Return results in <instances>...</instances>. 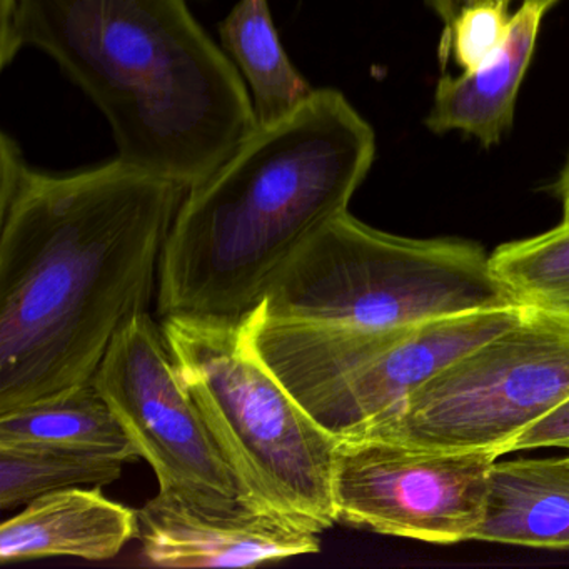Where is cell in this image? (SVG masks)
Returning <instances> with one entry per match:
<instances>
[{"label": "cell", "instance_id": "1", "mask_svg": "<svg viewBox=\"0 0 569 569\" xmlns=\"http://www.w3.org/2000/svg\"><path fill=\"white\" fill-rule=\"evenodd\" d=\"M0 412L94 379L148 312L188 189L116 158L49 174L0 146Z\"/></svg>", "mask_w": 569, "mask_h": 569}, {"label": "cell", "instance_id": "2", "mask_svg": "<svg viewBox=\"0 0 569 569\" xmlns=\"http://www.w3.org/2000/svg\"><path fill=\"white\" fill-rule=\"evenodd\" d=\"M58 62L108 118L118 158L191 189L256 131L251 94L186 0H0V61Z\"/></svg>", "mask_w": 569, "mask_h": 569}, {"label": "cell", "instance_id": "3", "mask_svg": "<svg viewBox=\"0 0 569 569\" xmlns=\"http://www.w3.org/2000/svg\"><path fill=\"white\" fill-rule=\"evenodd\" d=\"M376 158L369 122L338 89H316L189 189L162 252V319L236 326L301 246L348 211Z\"/></svg>", "mask_w": 569, "mask_h": 569}, {"label": "cell", "instance_id": "4", "mask_svg": "<svg viewBox=\"0 0 569 569\" xmlns=\"http://www.w3.org/2000/svg\"><path fill=\"white\" fill-rule=\"evenodd\" d=\"M511 306L521 305L481 246L401 238L346 211L301 246L259 308L274 321L405 329Z\"/></svg>", "mask_w": 569, "mask_h": 569}, {"label": "cell", "instance_id": "5", "mask_svg": "<svg viewBox=\"0 0 569 569\" xmlns=\"http://www.w3.org/2000/svg\"><path fill=\"white\" fill-rule=\"evenodd\" d=\"M182 376L248 495L316 532L336 518L339 439L315 421L266 365L241 325L162 319Z\"/></svg>", "mask_w": 569, "mask_h": 569}, {"label": "cell", "instance_id": "6", "mask_svg": "<svg viewBox=\"0 0 569 569\" xmlns=\"http://www.w3.org/2000/svg\"><path fill=\"white\" fill-rule=\"evenodd\" d=\"M525 306L436 319L405 329L274 321L249 316L266 365L336 439L361 438L416 391L525 315Z\"/></svg>", "mask_w": 569, "mask_h": 569}, {"label": "cell", "instance_id": "7", "mask_svg": "<svg viewBox=\"0 0 569 569\" xmlns=\"http://www.w3.org/2000/svg\"><path fill=\"white\" fill-rule=\"evenodd\" d=\"M566 398L569 318L526 308L518 322L449 362L361 438L502 456Z\"/></svg>", "mask_w": 569, "mask_h": 569}, {"label": "cell", "instance_id": "8", "mask_svg": "<svg viewBox=\"0 0 569 569\" xmlns=\"http://www.w3.org/2000/svg\"><path fill=\"white\" fill-rule=\"evenodd\" d=\"M92 382L139 458L151 465L159 489L214 509L259 506L209 428L164 328L149 312L134 316L116 335Z\"/></svg>", "mask_w": 569, "mask_h": 569}, {"label": "cell", "instance_id": "9", "mask_svg": "<svg viewBox=\"0 0 569 569\" xmlns=\"http://www.w3.org/2000/svg\"><path fill=\"white\" fill-rule=\"evenodd\" d=\"M499 456L429 451L382 438L339 439L338 522L435 545L472 541Z\"/></svg>", "mask_w": 569, "mask_h": 569}, {"label": "cell", "instance_id": "10", "mask_svg": "<svg viewBox=\"0 0 569 569\" xmlns=\"http://www.w3.org/2000/svg\"><path fill=\"white\" fill-rule=\"evenodd\" d=\"M319 535L259 506L214 509L159 489L138 509L136 539L159 568H249L315 555Z\"/></svg>", "mask_w": 569, "mask_h": 569}, {"label": "cell", "instance_id": "11", "mask_svg": "<svg viewBox=\"0 0 569 569\" xmlns=\"http://www.w3.org/2000/svg\"><path fill=\"white\" fill-rule=\"evenodd\" d=\"M138 536V509L112 501L99 486L39 496L0 526V561L79 558L108 561Z\"/></svg>", "mask_w": 569, "mask_h": 569}, {"label": "cell", "instance_id": "12", "mask_svg": "<svg viewBox=\"0 0 569 569\" xmlns=\"http://www.w3.org/2000/svg\"><path fill=\"white\" fill-rule=\"evenodd\" d=\"M551 6L522 0L502 48L475 71L438 82L426 126L435 134L461 131L485 148L498 144L515 121L516 99L531 64L542 18Z\"/></svg>", "mask_w": 569, "mask_h": 569}, {"label": "cell", "instance_id": "13", "mask_svg": "<svg viewBox=\"0 0 569 569\" xmlns=\"http://www.w3.org/2000/svg\"><path fill=\"white\" fill-rule=\"evenodd\" d=\"M472 541L569 549V456L496 461Z\"/></svg>", "mask_w": 569, "mask_h": 569}, {"label": "cell", "instance_id": "14", "mask_svg": "<svg viewBox=\"0 0 569 569\" xmlns=\"http://www.w3.org/2000/svg\"><path fill=\"white\" fill-rule=\"evenodd\" d=\"M219 38L251 88L258 128L282 121L315 94L279 41L268 0H239L219 24Z\"/></svg>", "mask_w": 569, "mask_h": 569}, {"label": "cell", "instance_id": "15", "mask_svg": "<svg viewBox=\"0 0 569 569\" xmlns=\"http://www.w3.org/2000/svg\"><path fill=\"white\" fill-rule=\"evenodd\" d=\"M0 446H49L139 458L124 426L94 382L58 398L0 412Z\"/></svg>", "mask_w": 569, "mask_h": 569}, {"label": "cell", "instance_id": "16", "mask_svg": "<svg viewBox=\"0 0 569 569\" xmlns=\"http://www.w3.org/2000/svg\"><path fill=\"white\" fill-rule=\"evenodd\" d=\"M128 461L99 452L49 446H0V508L29 505L39 496L118 481Z\"/></svg>", "mask_w": 569, "mask_h": 569}, {"label": "cell", "instance_id": "17", "mask_svg": "<svg viewBox=\"0 0 569 569\" xmlns=\"http://www.w3.org/2000/svg\"><path fill=\"white\" fill-rule=\"evenodd\" d=\"M489 258L518 305L569 318V222L499 246Z\"/></svg>", "mask_w": 569, "mask_h": 569}, {"label": "cell", "instance_id": "18", "mask_svg": "<svg viewBox=\"0 0 569 569\" xmlns=\"http://www.w3.org/2000/svg\"><path fill=\"white\" fill-rule=\"evenodd\" d=\"M506 2H469L459 12L441 41V59L455 56L462 72L475 71L496 54L508 38L509 22Z\"/></svg>", "mask_w": 569, "mask_h": 569}, {"label": "cell", "instance_id": "19", "mask_svg": "<svg viewBox=\"0 0 569 569\" xmlns=\"http://www.w3.org/2000/svg\"><path fill=\"white\" fill-rule=\"evenodd\" d=\"M551 446L569 449V398L559 402L548 415L542 416L539 421L521 432L506 448V452L551 448Z\"/></svg>", "mask_w": 569, "mask_h": 569}, {"label": "cell", "instance_id": "20", "mask_svg": "<svg viewBox=\"0 0 569 569\" xmlns=\"http://www.w3.org/2000/svg\"><path fill=\"white\" fill-rule=\"evenodd\" d=\"M426 4L445 22V28L449 29L461 9L468 4V0H426Z\"/></svg>", "mask_w": 569, "mask_h": 569}, {"label": "cell", "instance_id": "21", "mask_svg": "<svg viewBox=\"0 0 569 569\" xmlns=\"http://www.w3.org/2000/svg\"><path fill=\"white\" fill-rule=\"evenodd\" d=\"M556 192H558L559 199H561L562 222H569V161L566 164L565 171L559 176Z\"/></svg>", "mask_w": 569, "mask_h": 569}, {"label": "cell", "instance_id": "22", "mask_svg": "<svg viewBox=\"0 0 569 569\" xmlns=\"http://www.w3.org/2000/svg\"><path fill=\"white\" fill-rule=\"evenodd\" d=\"M469 2H506V4H509L511 0H468V4Z\"/></svg>", "mask_w": 569, "mask_h": 569}, {"label": "cell", "instance_id": "23", "mask_svg": "<svg viewBox=\"0 0 569 569\" xmlns=\"http://www.w3.org/2000/svg\"><path fill=\"white\" fill-rule=\"evenodd\" d=\"M542 2H546V4H549L552 8V6H555L556 2H558V0H542Z\"/></svg>", "mask_w": 569, "mask_h": 569}]
</instances>
